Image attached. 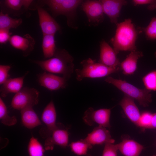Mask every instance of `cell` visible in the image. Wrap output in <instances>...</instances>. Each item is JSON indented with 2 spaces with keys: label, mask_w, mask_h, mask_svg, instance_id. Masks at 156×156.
Listing matches in <instances>:
<instances>
[{
  "label": "cell",
  "mask_w": 156,
  "mask_h": 156,
  "mask_svg": "<svg viewBox=\"0 0 156 156\" xmlns=\"http://www.w3.org/2000/svg\"><path fill=\"white\" fill-rule=\"evenodd\" d=\"M73 57L65 49H57L52 57L44 60H32L45 71L62 75L68 80L74 72Z\"/></svg>",
  "instance_id": "1"
},
{
  "label": "cell",
  "mask_w": 156,
  "mask_h": 156,
  "mask_svg": "<svg viewBox=\"0 0 156 156\" xmlns=\"http://www.w3.org/2000/svg\"><path fill=\"white\" fill-rule=\"evenodd\" d=\"M116 25L115 34L110 42L117 54L120 51H136L135 43L138 33L131 20L126 19Z\"/></svg>",
  "instance_id": "2"
},
{
  "label": "cell",
  "mask_w": 156,
  "mask_h": 156,
  "mask_svg": "<svg viewBox=\"0 0 156 156\" xmlns=\"http://www.w3.org/2000/svg\"><path fill=\"white\" fill-rule=\"evenodd\" d=\"M83 1L81 0H45L40 1L42 5L49 7L53 16L63 15L67 18L69 27H75L73 23L77 16V9Z\"/></svg>",
  "instance_id": "3"
},
{
  "label": "cell",
  "mask_w": 156,
  "mask_h": 156,
  "mask_svg": "<svg viewBox=\"0 0 156 156\" xmlns=\"http://www.w3.org/2000/svg\"><path fill=\"white\" fill-rule=\"evenodd\" d=\"M105 81L112 84L123 92L125 95L136 100L140 105L148 106L152 101L151 91L137 88L125 80L115 79L111 76L107 77Z\"/></svg>",
  "instance_id": "4"
},
{
  "label": "cell",
  "mask_w": 156,
  "mask_h": 156,
  "mask_svg": "<svg viewBox=\"0 0 156 156\" xmlns=\"http://www.w3.org/2000/svg\"><path fill=\"white\" fill-rule=\"evenodd\" d=\"M80 64L81 68L76 69V78L81 81L85 78H96L108 76L117 72L119 68H114L108 67L95 60L89 58L82 61Z\"/></svg>",
  "instance_id": "5"
},
{
  "label": "cell",
  "mask_w": 156,
  "mask_h": 156,
  "mask_svg": "<svg viewBox=\"0 0 156 156\" xmlns=\"http://www.w3.org/2000/svg\"><path fill=\"white\" fill-rule=\"evenodd\" d=\"M40 92L36 89L27 87L22 88L13 97L11 106L21 111L28 107H33L39 101Z\"/></svg>",
  "instance_id": "6"
},
{
  "label": "cell",
  "mask_w": 156,
  "mask_h": 156,
  "mask_svg": "<svg viewBox=\"0 0 156 156\" xmlns=\"http://www.w3.org/2000/svg\"><path fill=\"white\" fill-rule=\"evenodd\" d=\"M110 109H101L95 110L92 107L88 108L85 112L83 119L84 122L90 126L95 124L105 128L111 127L110 119Z\"/></svg>",
  "instance_id": "7"
},
{
  "label": "cell",
  "mask_w": 156,
  "mask_h": 156,
  "mask_svg": "<svg viewBox=\"0 0 156 156\" xmlns=\"http://www.w3.org/2000/svg\"><path fill=\"white\" fill-rule=\"evenodd\" d=\"M57 125L56 128L45 140L44 146L45 150H52L55 145L64 148L68 145L69 128L61 123H57Z\"/></svg>",
  "instance_id": "8"
},
{
  "label": "cell",
  "mask_w": 156,
  "mask_h": 156,
  "mask_svg": "<svg viewBox=\"0 0 156 156\" xmlns=\"http://www.w3.org/2000/svg\"><path fill=\"white\" fill-rule=\"evenodd\" d=\"M81 5L90 25L96 26L103 22L104 13L101 0L85 1Z\"/></svg>",
  "instance_id": "9"
},
{
  "label": "cell",
  "mask_w": 156,
  "mask_h": 156,
  "mask_svg": "<svg viewBox=\"0 0 156 156\" xmlns=\"http://www.w3.org/2000/svg\"><path fill=\"white\" fill-rule=\"evenodd\" d=\"M56 118L55 106L53 101L51 100L45 107L42 114V120L46 126L40 131V134L42 137L46 138L56 128Z\"/></svg>",
  "instance_id": "10"
},
{
  "label": "cell",
  "mask_w": 156,
  "mask_h": 156,
  "mask_svg": "<svg viewBox=\"0 0 156 156\" xmlns=\"http://www.w3.org/2000/svg\"><path fill=\"white\" fill-rule=\"evenodd\" d=\"M39 25L43 35H54L60 30V26L48 12L40 6H37Z\"/></svg>",
  "instance_id": "11"
},
{
  "label": "cell",
  "mask_w": 156,
  "mask_h": 156,
  "mask_svg": "<svg viewBox=\"0 0 156 156\" xmlns=\"http://www.w3.org/2000/svg\"><path fill=\"white\" fill-rule=\"evenodd\" d=\"M38 80L41 86L51 91L65 88L68 81L62 76H58L45 71L38 74Z\"/></svg>",
  "instance_id": "12"
},
{
  "label": "cell",
  "mask_w": 156,
  "mask_h": 156,
  "mask_svg": "<svg viewBox=\"0 0 156 156\" xmlns=\"http://www.w3.org/2000/svg\"><path fill=\"white\" fill-rule=\"evenodd\" d=\"M99 62L110 68H120V63L113 48L104 40L100 42Z\"/></svg>",
  "instance_id": "13"
},
{
  "label": "cell",
  "mask_w": 156,
  "mask_h": 156,
  "mask_svg": "<svg viewBox=\"0 0 156 156\" xmlns=\"http://www.w3.org/2000/svg\"><path fill=\"white\" fill-rule=\"evenodd\" d=\"M9 42L12 47L21 50L25 57L28 56L33 50L36 43L34 39L28 34L23 36L13 35Z\"/></svg>",
  "instance_id": "14"
},
{
  "label": "cell",
  "mask_w": 156,
  "mask_h": 156,
  "mask_svg": "<svg viewBox=\"0 0 156 156\" xmlns=\"http://www.w3.org/2000/svg\"><path fill=\"white\" fill-rule=\"evenodd\" d=\"M83 140L92 146L95 145L113 144L115 140L112 138L109 131L106 128L99 126L95 127Z\"/></svg>",
  "instance_id": "15"
},
{
  "label": "cell",
  "mask_w": 156,
  "mask_h": 156,
  "mask_svg": "<svg viewBox=\"0 0 156 156\" xmlns=\"http://www.w3.org/2000/svg\"><path fill=\"white\" fill-rule=\"evenodd\" d=\"M104 14L109 19L110 22L116 24L122 7L127 3L123 0H101Z\"/></svg>",
  "instance_id": "16"
},
{
  "label": "cell",
  "mask_w": 156,
  "mask_h": 156,
  "mask_svg": "<svg viewBox=\"0 0 156 156\" xmlns=\"http://www.w3.org/2000/svg\"><path fill=\"white\" fill-rule=\"evenodd\" d=\"M119 104L129 119L137 126L141 114L134 100L125 95Z\"/></svg>",
  "instance_id": "17"
},
{
  "label": "cell",
  "mask_w": 156,
  "mask_h": 156,
  "mask_svg": "<svg viewBox=\"0 0 156 156\" xmlns=\"http://www.w3.org/2000/svg\"><path fill=\"white\" fill-rule=\"evenodd\" d=\"M116 145L118 150L124 156H139L144 148L135 140L127 138L123 139Z\"/></svg>",
  "instance_id": "18"
},
{
  "label": "cell",
  "mask_w": 156,
  "mask_h": 156,
  "mask_svg": "<svg viewBox=\"0 0 156 156\" xmlns=\"http://www.w3.org/2000/svg\"><path fill=\"white\" fill-rule=\"evenodd\" d=\"M28 72L21 77L9 78L1 85L0 89L1 97H5L10 93L18 92L22 88L24 79Z\"/></svg>",
  "instance_id": "19"
},
{
  "label": "cell",
  "mask_w": 156,
  "mask_h": 156,
  "mask_svg": "<svg viewBox=\"0 0 156 156\" xmlns=\"http://www.w3.org/2000/svg\"><path fill=\"white\" fill-rule=\"evenodd\" d=\"M143 56V53L140 51H136L131 52L126 58L120 63V68L123 73L127 75L133 74L137 68L138 60Z\"/></svg>",
  "instance_id": "20"
},
{
  "label": "cell",
  "mask_w": 156,
  "mask_h": 156,
  "mask_svg": "<svg viewBox=\"0 0 156 156\" xmlns=\"http://www.w3.org/2000/svg\"><path fill=\"white\" fill-rule=\"evenodd\" d=\"M33 107H28L20 111L22 124L29 129L34 128L42 124Z\"/></svg>",
  "instance_id": "21"
},
{
  "label": "cell",
  "mask_w": 156,
  "mask_h": 156,
  "mask_svg": "<svg viewBox=\"0 0 156 156\" xmlns=\"http://www.w3.org/2000/svg\"><path fill=\"white\" fill-rule=\"evenodd\" d=\"M42 47L44 58L47 59L52 57L57 49L56 47L55 35H43Z\"/></svg>",
  "instance_id": "22"
},
{
  "label": "cell",
  "mask_w": 156,
  "mask_h": 156,
  "mask_svg": "<svg viewBox=\"0 0 156 156\" xmlns=\"http://www.w3.org/2000/svg\"><path fill=\"white\" fill-rule=\"evenodd\" d=\"M33 1L31 0H5L3 1L4 5L10 13L19 12L27 10Z\"/></svg>",
  "instance_id": "23"
},
{
  "label": "cell",
  "mask_w": 156,
  "mask_h": 156,
  "mask_svg": "<svg viewBox=\"0 0 156 156\" xmlns=\"http://www.w3.org/2000/svg\"><path fill=\"white\" fill-rule=\"evenodd\" d=\"M21 18H14L10 17L7 13L1 11L0 12V29L9 30L11 28H16L22 23Z\"/></svg>",
  "instance_id": "24"
},
{
  "label": "cell",
  "mask_w": 156,
  "mask_h": 156,
  "mask_svg": "<svg viewBox=\"0 0 156 156\" xmlns=\"http://www.w3.org/2000/svg\"><path fill=\"white\" fill-rule=\"evenodd\" d=\"M0 119L3 124L8 126L14 125L17 122L15 116H10L9 115L6 106L1 97H0Z\"/></svg>",
  "instance_id": "25"
},
{
  "label": "cell",
  "mask_w": 156,
  "mask_h": 156,
  "mask_svg": "<svg viewBox=\"0 0 156 156\" xmlns=\"http://www.w3.org/2000/svg\"><path fill=\"white\" fill-rule=\"evenodd\" d=\"M45 150L37 139L32 136L27 147L29 156H44Z\"/></svg>",
  "instance_id": "26"
},
{
  "label": "cell",
  "mask_w": 156,
  "mask_h": 156,
  "mask_svg": "<svg viewBox=\"0 0 156 156\" xmlns=\"http://www.w3.org/2000/svg\"><path fill=\"white\" fill-rule=\"evenodd\" d=\"M71 151L77 155H86L89 149L92 146L89 144L83 139L75 142H73L69 144Z\"/></svg>",
  "instance_id": "27"
},
{
  "label": "cell",
  "mask_w": 156,
  "mask_h": 156,
  "mask_svg": "<svg viewBox=\"0 0 156 156\" xmlns=\"http://www.w3.org/2000/svg\"><path fill=\"white\" fill-rule=\"evenodd\" d=\"M145 88L150 91H156V70L147 73L142 78Z\"/></svg>",
  "instance_id": "28"
},
{
  "label": "cell",
  "mask_w": 156,
  "mask_h": 156,
  "mask_svg": "<svg viewBox=\"0 0 156 156\" xmlns=\"http://www.w3.org/2000/svg\"><path fill=\"white\" fill-rule=\"evenodd\" d=\"M143 29L147 39L156 40V17L153 18L148 25Z\"/></svg>",
  "instance_id": "29"
},
{
  "label": "cell",
  "mask_w": 156,
  "mask_h": 156,
  "mask_svg": "<svg viewBox=\"0 0 156 156\" xmlns=\"http://www.w3.org/2000/svg\"><path fill=\"white\" fill-rule=\"evenodd\" d=\"M152 114L147 111L142 112L137 126L143 129H150Z\"/></svg>",
  "instance_id": "30"
},
{
  "label": "cell",
  "mask_w": 156,
  "mask_h": 156,
  "mask_svg": "<svg viewBox=\"0 0 156 156\" xmlns=\"http://www.w3.org/2000/svg\"><path fill=\"white\" fill-rule=\"evenodd\" d=\"M118 151L116 144L106 143L105 144L101 156H117Z\"/></svg>",
  "instance_id": "31"
},
{
  "label": "cell",
  "mask_w": 156,
  "mask_h": 156,
  "mask_svg": "<svg viewBox=\"0 0 156 156\" xmlns=\"http://www.w3.org/2000/svg\"><path fill=\"white\" fill-rule=\"evenodd\" d=\"M11 66L8 65H0V84L2 85L10 78L9 72Z\"/></svg>",
  "instance_id": "32"
},
{
  "label": "cell",
  "mask_w": 156,
  "mask_h": 156,
  "mask_svg": "<svg viewBox=\"0 0 156 156\" xmlns=\"http://www.w3.org/2000/svg\"><path fill=\"white\" fill-rule=\"evenodd\" d=\"M132 1L135 5H147L150 10L156 9V0H133Z\"/></svg>",
  "instance_id": "33"
},
{
  "label": "cell",
  "mask_w": 156,
  "mask_h": 156,
  "mask_svg": "<svg viewBox=\"0 0 156 156\" xmlns=\"http://www.w3.org/2000/svg\"><path fill=\"white\" fill-rule=\"evenodd\" d=\"M11 34L12 33L10 32L9 30L0 29V44H5L9 41Z\"/></svg>",
  "instance_id": "34"
},
{
  "label": "cell",
  "mask_w": 156,
  "mask_h": 156,
  "mask_svg": "<svg viewBox=\"0 0 156 156\" xmlns=\"http://www.w3.org/2000/svg\"><path fill=\"white\" fill-rule=\"evenodd\" d=\"M156 129V112L152 114L150 129Z\"/></svg>",
  "instance_id": "35"
},
{
  "label": "cell",
  "mask_w": 156,
  "mask_h": 156,
  "mask_svg": "<svg viewBox=\"0 0 156 156\" xmlns=\"http://www.w3.org/2000/svg\"><path fill=\"white\" fill-rule=\"evenodd\" d=\"M86 156H92L91 155L89 154H87Z\"/></svg>",
  "instance_id": "36"
},
{
  "label": "cell",
  "mask_w": 156,
  "mask_h": 156,
  "mask_svg": "<svg viewBox=\"0 0 156 156\" xmlns=\"http://www.w3.org/2000/svg\"><path fill=\"white\" fill-rule=\"evenodd\" d=\"M153 156H156V155H153Z\"/></svg>",
  "instance_id": "37"
}]
</instances>
